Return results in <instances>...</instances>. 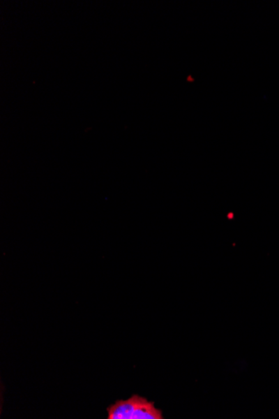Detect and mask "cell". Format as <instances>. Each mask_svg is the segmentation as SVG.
<instances>
[{
	"label": "cell",
	"mask_w": 279,
	"mask_h": 419,
	"mask_svg": "<svg viewBox=\"0 0 279 419\" xmlns=\"http://www.w3.org/2000/svg\"><path fill=\"white\" fill-rule=\"evenodd\" d=\"M108 419H163V412L153 402L133 395L128 400H118L107 408Z\"/></svg>",
	"instance_id": "cell-1"
}]
</instances>
